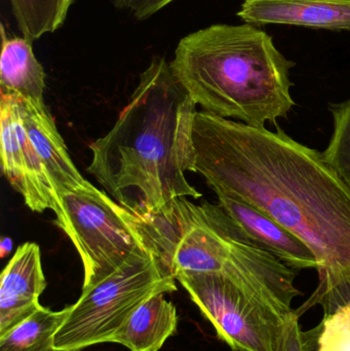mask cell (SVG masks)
Returning a JSON list of instances; mask_svg holds the SVG:
<instances>
[{
	"label": "cell",
	"instance_id": "cell-13",
	"mask_svg": "<svg viewBox=\"0 0 350 351\" xmlns=\"http://www.w3.org/2000/svg\"><path fill=\"white\" fill-rule=\"evenodd\" d=\"M316 305L322 306L323 317L314 329L304 331L308 351H350V282L336 285L294 311L300 319Z\"/></svg>",
	"mask_w": 350,
	"mask_h": 351
},
{
	"label": "cell",
	"instance_id": "cell-10",
	"mask_svg": "<svg viewBox=\"0 0 350 351\" xmlns=\"http://www.w3.org/2000/svg\"><path fill=\"white\" fill-rule=\"evenodd\" d=\"M16 97L29 139L51 183L53 200L86 184L88 180L82 177L72 162L67 146L45 102H34Z\"/></svg>",
	"mask_w": 350,
	"mask_h": 351
},
{
	"label": "cell",
	"instance_id": "cell-2",
	"mask_svg": "<svg viewBox=\"0 0 350 351\" xmlns=\"http://www.w3.org/2000/svg\"><path fill=\"white\" fill-rule=\"evenodd\" d=\"M197 112L171 63L153 57L112 129L90 145L88 172L136 216L175 198H201L185 177L197 173Z\"/></svg>",
	"mask_w": 350,
	"mask_h": 351
},
{
	"label": "cell",
	"instance_id": "cell-12",
	"mask_svg": "<svg viewBox=\"0 0 350 351\" xmlns=\"http://www.w3.org/2000/svg\"><path fill=\"white\" fill-rule=\"evenodd\" d=\"M218 204L228 216L269 253L294 270L316 269L318 261L303 241L277 221L244 202L217 194Z\"/></svg>",
	"mask_w": 350,
	"mask_h": 351
},
{
	"label": "cell",
	"instance_id": "cell-15",
	"mask_svg": "<svg viewBox=\"0 0 350 351\" xmlns=\"http://www.w3.org/2000/svg\"><path fill=\"white\" fill-rule=\"evenodd\" d=\"M0 93L43 102L45 73L35 57L32 41L25 37H8L1 26Z\"/></svg>",
	"mask_w": 350,
	"mask_h": 351
},
{
	"label": "cell",
	"instance_id": "cell-20",
	"mask_svg": "<svg viewBox=\"0 0 350 351\" xmlns=\"http://www.w3.org/2000/svg\"><path fill=\"white\" fill-rule=\"evenodd\" d=\"M277 351H308L299 317L294 311L284 322Z\"/></svg>",
	"mask_w": 350,
	"mask_h": 351
},
{
	"label": "cell",
	"instance_id": "cell-19",
	"mask_svg": "<svg viewBox=\"0 0 350 351\" xmlns=\"http://www.w3.org/2000/svg\"><path fill=\"white\" fill-rule=\"evenodd\" d=\"M175 0H111L116 10L138 21L147 20Z\"/></svg>",
	"mask_w": 350,
	"mask_h": 351
},
{
	"label": "cell",
	"instance_id": "cell-9",
	"mask_svg": "<svg viewBox=\"0 0 350 351\" xmlns=\"http://www.w3.org/2000/svg\"><path fill=\"white\" fill-rule=\"evenodd\" d=\"M45 288L40 247L20 245L0 278V337L42 307L39 297Z\"/></svg>",
	"mask_w": 350,
	"mask_h": 351
},
{
	"label": "cell",
	"instance_id": "cell-8",
	"mask_svg": "<svg viewBox=\"0 0 350 351\" xmlns=\"http://www.w3.org/2000/svg\"><path fill=\"white\" fill-rule=\"evenodd\" d=\"M2 173L32 212L51 210L53 189L29 139L18 97L0 93Z\"/></svg>",
	"mask_w": 350,
	"mask_h": 351
},
{
	"label": "cell",
	"instance_id": "cell-5",
	"mask_svg": "<svg viewBox=\"0 0 350 351\" xmlns=\"http://www.w3.org/2000/svg\"><path fill=\"white\" fill-rule=\"evenodd\" d=\"M175 291L176 278L147 247H139L110 276L82 291L53 337V351H82L112 343L145 301Z\"/></svg>",
	"mask_w": 350,
	"mask_h": 351
},
{
	"label": "cell",
	"instance_id": "cell-16",
	"mask_svg": "<svg viewBox=\"0 0 350 351\" xmlns=\"http://www.w3.org/2000/svg\"><path fill=\"white\" fill-rule=\"evenodd\" d=\"M69 311L70 306L60 311L41 307L0 337V351H53V337Z\"/></svg>",
	"mask_w": 350,
	"mask_h": 351
},
{
	"label": "cell",
	"instance_id": "cell-14",
	"mask_svg": "<svg viewBox=\"0 0 350 351\" xmlns=\"http://www.w3.org/2000/svg\"><path fill=\"white\" fill-rule=\"evenodd\" d=\"M166 294H156L143 303L116 334L112 343L131 351H158L176 333V307Z\"/></svg>",
	"mask_w": 350,
	"mask_h": 351
},
{
	"label": "cell",
	"instance_id": "cell-21",
	"mask_svg": "<svg viewBox=\"0 0 350 351\" xmlns=\"http://www.w3.org/2000/svg\"><path fill=\"white\" fill-rule=\"evenodd\" d=\"M12 241L10 237H2L0 241V257L4 258L12 252Z\"/></svg>",
	"mask_w": 350,
	"mask_h": 351
},
{
	"label": "cell",
	"instance_id": "cell-1",
	"mask_svg": "<svg viewBox=\"0 0 350 351\" xmlns=\"http://www.w3.org/2000/svg\"><path fill=\"white\" fill-rule=\"evenodd\" d=\"M195 169L216 194L246 202L299 237L318 261L306 302L350 282V189L323 152L277 131L197 111Z\"/></svg>",
	"mask_w": 350,
	"mask_h": 351
},
{
	"label": "cell",
	"instance_id": "cell-17",
	"mask_svg": "<svg viewBox=\"0 0 350 351\" xmlns=\"http://www.w3.org/2000/svg\"><path fill=\"white\" fill-rule=\"evenodd\" d=\"M75 0H10L23 37L34 41L61 28Z\"/></svg>",
	"mask_w": 350,
	"mask_h": 351
},
{
	"label": "cell",
	"instance_id": "cell-11",
	"mask_svg": "<svg viewBox=\"0 0 350 351\" xmlns=\"http://www.w3.org/2000/svg\"><path fill=\"white\" fill-rule=\"evenodd\" d=\"M238 18L251 25L350 30V0H245Z\"/></svg>",
	"mask_w": 350,
	"mask_h": 351
},
{
	"label": "cell",
	"instance_id": "cell-3",
	"mask_svg": "<svg viewBox=\"0 0 350 351\" xmlns=\"http://www.w3.org/2000/svg\"><path fill=\"white\" fill-rule=\"evenodd\" d=\"M173 71L205 112L251 127L277 125L295 101V66L265 31L254 25L216 24L179 41Z\"/></svg>",
	"mask_w": 350,
	"mask_h": 351
},
{
	"label": "cell",
	"instance_id": "cell-7",
	"mask_svg": "<svg viewBox=\"0 0 350 351\" xmlns=\"http://www.w3.org/2000/svg\"><path fill=\"white\" fill-rule=\"evenodd\" d=\"M177 280L232 351H277L283 319L219 274H180Z\"/></svg>",
	"mask_w": 350,
	"mask_h": 351
},
{
	"label": "cell",
	"instance_id": "cell-6",
	"mask_svg": "<svg viewBox=\"0 0 350 351\" xmlns=\"http://www.w3.org/2000/svg\"><path fill=\"white\" fill-rule=\"evenodd\" d=\"M51 210L55 226L79 254L82 290L110 276L136 250L146 247L135 215L88 181L55 197Z\"/></svg>",
	"mask_w": 350,
	"mask_h": 351
},
{
	"label": "cell",
	"instance_id": "cell-18",
	"mask_svg": "<svg viewBox=\"0 0 350 351\" xmlns=\"http://www.w3.org/2000/svg\"><path fill=\"white\" fill-rule=\"evenodd\" d=\"M333 134L323 154L350 189V99L330 104Z\"/></svg>",
	"mask_w": 350,
	"mask_h": 351
},
{
	"label": "cell",
	"instance_id": "cell-4",
	"mask_svg": "<svg viewBox=\"0 0 350 351\" xmlns=\"http://www.w3.org/2000/svg\"><path fill=\"white\" fill-rule=\"evenodd\" d=\"M135 221L146 247L176 280L219 274L263 304L277 300L293 282V269L251 239L219 204L175 198L135 215Z\"/></svg>",
	"mask_w": 350,
	"mask_h": 351
}]
</instances>
